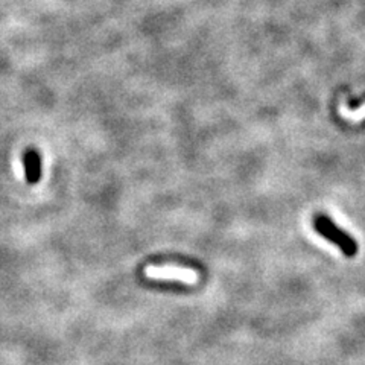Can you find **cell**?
<instances>
[{
    "label": "cell",
    "instance_id": "obj_1",
    "mask_svg": "<svg viewBox=\"0 0 365 365\" xmlns=\"http://www.w3.org/2000/svg\"><path fill=\"white\" fill-rule=\"evenodd\" d=\"M314 228L318 235H322L327 241L334 242L342 253L347 257H353L358 253V244L355 239L349 236L346 232H342L339 227L334 224V221L326 215L314 216Z\"/></svg>",
    "mask_w": 365,
    "mask_h": 365
},
{
    "label": "cell",
    "instance_id": "obj_2",
    "mask_svg": "<svg viewBox=\"0 0 365 365\" xmlns=\"http://www.w3.org/2000/svg\"><path fill=\"white\" fill-rule=\"evenodd\" d=\"M145 274L151 279H162V280H178L187 284L197 283L198 274L187 268H181L175 265H160V267H148Z\"/></svg>",
    "mask_w": 365,
    "mask_h": 365
},
{
    "label": "cell",
    "instance_id": "obj_3",
    "mask_svg": "<svg viewBox=\"0 0 365 365\" xmlns=\"http://www.w3.org/2000/svg\"><path fill=\"white\" fill-rule=\"evenodd\" d=\"M23 168H25V178L26 182L31 186H36L40 182L43 175V162H41V154L29 148L25 153H23Z\"/></svg>",
    "mask_w": 365,
    "mask_h": 365
}]
</instances>
